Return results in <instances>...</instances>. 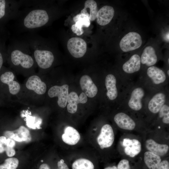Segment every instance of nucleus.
I'll use <instances>...</instances> for the list:
<instances>
[{
	"mask_svg": "<svg viewBox=\"0 0 169 169\" xmlns=\"http://www.w3.org/2000/svg\"><path fill=\"white\" fill-rule=\"evenodd\" d=\"M8 49L10 62L13 69L21 72H31L34 70L36 64L24 40H14Z\"/></svg>",
	"mask_w": 169,
	"mask_h": 169,
	"instance_id": "f257e3e1",
	"label": "nucleus"
},
{
	"mask_svg": "<svg viewBox=\"0 0 169 169\" xmlns=\"http://www.w3.org/2000/svg\"><path fill=\"white\" fill-rule=\"evenodd\" d=\"M24 40L28 44L30 52L39 69L50 68L54 60L52 51L45 48L43 39L39 35L34 33L27 34Z\"/></svg>",
	"mask_w": 169,
	"mask_h": 169,
	"instance_id": "f03ea898",
	"label": "nucleus"
},
{
	"mask_svg": "<svg viewBox=\"0 0 169 169\" xmlns=\"http://www.w3.org/2000/svg\"><path fill=\"white\" fill-rule=\"evenodd\" d=\"M146 97V91L143 85H139L134 87L131 90L128 99L127 105L132 110L138 111L141 110L143 106Z\"/></svg>",
	"mask_w": 169,
	"mask_h": 169,
	"instance_id": "7ed1b4c3",
	"label": "nucleus"
},
{
	"mask_svg": "<svg viewBox=\"0 0 169 169\" xmlns=\"http://www.w3.org/2000/svg\"><path fill=\"white\" fill-rule=\"evenodd\" d=\"M20 7L18 1L0 0V21L16 19L20 12Z\"/></svg>",
	"mask_w": 169,
	"mask_h": 169,
	"instance_id": "20e7f679",
	"label": "nucleus"
},
{
	"mask_svg": "<svg viewBox=\"0 0 169 169\" xmlns=\"http://www.w3.org/2000/svg\"><path fill=\"white\" fill-rule=\"evenodd\" d=\"M142 43L140 35L135 32H130L121 39L120 47L122 51L127 52L139 48Z\"/></svg>",
	"mask_w": 169,
	"mask_h": 169,
	"instance_id": "39448f33",
	"label": "nucleus"
},
{
	"mask_svg": "<svg viewBox=\"0 0 169 169\" xmlns=\"http://www.w3.org/2000/svg\"><path fill=\"white\" fill-rule=\"evenodd\" d=\"M146 102H147L149 110L153 114H156L168 101L167 94L164 91L161 90L155 93Z\"/></svg>",
	"mask_w": 169,
	"mask_h": 169,
	"instance_id": "423d86ee",
	"label": "nucleus"
},
{
	"mask_svg": "<svg viewBox=\"0 0 169 169\" xmlns=\"http://www.w3.org/2000/svg\"><path fill=\"white\" fill-rule=\"evenodd\" d=\"M67 47L71 54L76 58L83 57L87 50L85 41L78 37H73L69 39L67 42Z\"/></svg>",
	"mask_w": 169,
	"mask_h": 169,
	"instance_id": "0eeeda50",
	"label": "nucleus"
},
{
	"mask_svg": "<svg viewBox=\"0 0 169 169\" xmlns=\"http://www.w3.org/2000/svg\"><path fill=\"white\" fill-rule=\"evenodd\" d=\"M69 86L64 84L61 86L54 85L51 87L48 91L50 98L58 97L57 103L60 107L64 108L67 105L69 96Z\"/></svg>",
	"mask_w": 169,
	"mask_h": 169,
	"instance_id": "6e6552de",
	"label": "nucleus"
},
{
	"mask_svg": "<svg viewBox=\"0 0 169 169\" xmlns=\"http://www.w3.org/2000/svg\"><path fill=\"white\" fill-rule=\"evenodd\" d=\"M114 138V134L112 127L106 124L102 127L100 133L97 137V141L100 148L103 149L111 146Z\"/></svg>",
	"mask_w": 169,
	"mask_h": 169,
	"instance_id": "1a4fd4ad",
	"label": "nucleus"
},
{
	"mask_svg": "<svg viewBox=\"0 0 169 169\" xmlns=\"http://www.w3.org/2000/svg\"><path fill=\"white\" fill-rule=\"evenodd\" d=\"M146 75L149 81L155 87L160 86L165 83L167 77L163 70L154 66L148 67Z\"/></svg>",
	"mask_w": 169,
	"mask_h": 169,
	"instance_id": "9d476101",
	"label": "nucleus"
},
{
	"mask_svg": "<svg viewBox=\"0 0 169 169\" xmlns=\"http://www.w3.org/2000/svg\"><path fill=\"white\" fill-rule=\"evenodd\" d=\"M25 85L29 91L38 95L44 94L47 90L46 84L42 81L39 76L36 75L30 76L27 80Z\"/></svg>",
	"mask_w": 169,
	"mask_h": 169,
	"instance_id": "9b49d317",
	"label": "nucleus"
},
{
	"mask_svg": "<svg viewBox=\"0 0 169 169\" xmlns=\"http://www.w3.org/2000/svg\"><path fill=\"white\" fill-rule=\"evenodd\" d=\"M4 136L7 138H10L18 142H30L31 137L28 130L25 126L22 125L14 131H6L3 133Z\"/></svg>",
	"mask_w": 169,
	"mask_h": 169,
	"instance_id": "f8f14e48",
	"label": "nucleus"
},
{
	"mask_svg": "<svg viewBox=\"0 0 169 169\" xmlns=\"http://www.w3.org/2000/svg\"><path fill=\"white\" fill-rule=\"evenodd\" d=\"M15 77L14 73L12 71H8L3 74L0 78L1 81L8 85L10 93L13 95L18 94L21 90V86L15 80Z\"/></svg>",
	"mask_w": 169,
	"mask_h": 169,
	"instance_id": "ddd939ff",
	"label": "nucleus"
},
{
	"mask_svg": "<svg viewBox=\"0 0 169 169\" xmlns=\"http://www.w3.org/2000/svg\"><path fill=\"white\" fill-rule=\"evenodd\" d=\"M87 101V96L83 92L81 93L79 96L75 92H71L69 95L67 105V110L71 114L75 113L77 109L78 103L84 104Z\"/></svg>",
	"mask_w": 169,
	"mask_h": 169,
	"instance_id": "4468645a",
	"label": "nucleus"
},
{
	"mask_svg": "<svg viewBox=\"0 0 169 169\" xmlns=\"http://www.w3.org/2000/svg\"><path fill=\"white\" fill-rule=\"evenodd\" d=\"M117 84L116 78L113 74H109L106 76L105 79V85L107 90L106 95L110 100L116 99L118 96Z\"/></svg>",
	"mask_w": 169,
	"mask_h": 169,
	"instance_id": "2eb2a0df",
	"label": "nucleus"
},
{
	"mask_svg": "<svg viewBox=\"0 0 169 169\" xmlns=\"http://www.w3.org/2000/svg\"><path fill=\"white\" fill-rule=\"evenodd\" d=\"M115 10L111 6L106 5L102 7L98 11L96 16L97 23L101 26L109 23L113 18Z\"/></svg>",
	"mask_w": 169,
	"mask_h": 169,
	"instance_id": "dca6fc26",
	"label": "nucleus"
},
{
	"mask_svg": "<svg viewBox=\"0 0 169 169\" xmlns=\"http://www.w3.org/2000/svg\"><path fill=\"white\" fill-rule=\"evenodd\" d=\"M114 120L120 128L124 130H131L135 127V121L128 115L122 112L116 114L114 117Z\"/></svg>",
	"mask_w": 169,
	"mask_h": 169,
	"instance_id": "f3484780",
	"label": "nucleus"
},
{
	"mask_svg": "<svg viewBox=\"0 0 169 169\" xmlns=\"http://www.w3.org/2000/svg\"><path fill=\"white\" fill-rule=\"evenodd\" d=\"M79 83L82 90L87 96L93 98L96 95L98 88L89 76L84 75L82 76Z\"/></svg>",
	"mask_w": 169,
	"mask_h": 169,
	"instance_id": "a211bd4d",
	"label": "nucleus"
},
{
	"mask_svg": "<svg viewBox=\"0 0 169 169\" xmlns=\"http://www.w3.org/2000/svg\"><path fill=\"white\" fill-rule=\"evenodd\" d=\"M123 145L125 147V153L130 157H134L141 151V143L136 139L124 138L123 140Z\"/></svg>",
	"mask_w": 169,
	"mask_h": 169,
	"instance_id": "6ab92c4d",
	"label": "nucleus"
},
{
	"mask_svg": "<svg viewBox=\"0 0 169 169\" xmlns=\"http://www.w3.org/2000/svg\"><path fill=\"white\" fill-rule=\"evenodd\" d=\"M140 59L141 64L149 67L153 66L158 60L156 51L151 46H147L144 48Z\"/></svg>",
	"mask_w": 169,
	"mask_h": 169,
	"instance_id": "aec40b11",
	"label": "nucleus"
},
{
	"mask_svg": "<svg viewBox=\"0 0 169 169\" xmlns=\"http://www.w3.org/2000/svg\"><path fill=\"white\" fill-rule=\"evenodd\" d=\"M141 65L140 57L138 54H136L123 64L122 69L126 74H132L140 70Z\"/></svg>",
	"mask_w": 169,
	"mask_h": 169,
	"instance_id": "412c9836",
	"label": "nucleus"
},
{
	"mask_svg": "<svg viewBox=\"0 0 169 169\" xmlns=\"http://www.w3.org/2000/svg\"><path fill=\"white\" fill-rule=\"evenodd\" d=\"M73 19L75 24L72 26L71 29L72 31L78 36H80L83 33V27H88L90 25L89 18L81 13L77 14L73 17Z\"/></svg>",
	"mask_w": 169,
	"mask_h": 169,
	"instance_id": "4be33fe9",
	"label": "nucleus"
},
{
	"mask_svg": "<svg viewBox=\"0 0 169 169\" xmlns=\"http://www.w3.org/2000/svg\"><path fill=\"white\" fill-rule=\"evenodd\" d=\"M80 136L79 132L75 128L70 126L65 127L64 133L62 136L63 141L66 144L74 145L79 141Z\"/></svg>",
	"mask_w": 169,
	"mask_h": 169,
	"instance_id": "5701e85b",
	"label": "nucleus"
},
{
	"mask_svg": "<svg viewBox=\"0 0 169 169\" xmlns=\"http://www.w3.org/2000/svg\"><path fill=\"white\" fill-rule=\"evenodd\" d=\"M145 146L148 151L159 156L165 155L169 149L167 145L158 143L151 139H147L146 141Z\"/></svg>",
	"mask_w": 169,
	"mask_h": 169,
	"instance_id": "b1692460",
	"label": "nucleus"
},
{
	"mask_svg": "<svg viewBox=\"0 0 169 169\" xmlns=\"http://www.w3.org/2000/svg\"><path fill=\"white\" fill-rule=\"evenodd\" d=\"M98 12L96 3L93 0H86L84 3V8L81 13L87 16L91 21H94L96 18Z\"/></svg>",
	"mask_w": 169,
	"mask_h": 169,
	"instance_id": "393cba45",
	"label": "nucleus"
},
{
	"mask_svg": "<svg viewBox=\"0 0 169 169\" xmlns=\"http://www.w3.org/2000/svg\"><path fill=\"white\" fill-rule=\"evenodd\" d=\"M144 160L149 169H158L161 162L160 156L149 151L145 153Z\"/></svg>",
	"mask_w": 169,
	"mask_h": 169,
	"instance_id": "a878e982",
	"label": "nucleus"
},
{
	"mask_svg": "<svg viewBox=\"0 0 169 169\" xmlns=\"http://www.w3.org/2000/svg\"><path fill=\"white\" fill-rule=\"evenodd\" d=\"M72 169H94L93 163L85 158H79L76 160L72 164Z\"/></svg>",
	"mask_w": 169,
	"mask_h": 169,
	"instance_id": "bb28decb",
	"label": "nucleus"
},
{
	"mask_svg": "<svg viewBox=\"0 0 169 169\" xmlns=\"http://www.w3.org/2000/svg\"><path fill=\"white\" fill-rule=\"evenodd\" d=\"M7 138L4 136H0V154L6 152L7 155L11 157L14 156L16 153L14 148L9 147L7 143Z\"/></svg>",
	"mask_w": 169,
	"mask_h": 169,
	"instance_id": "cd10ccee",
	"label": "nucleus"
},
{
	"mask_svg": "<svg viewBox=\"0 0 169 169\" xmlns=\"http://www.w3.org/2000/svg\"><path fill=\"white\" fill-rule=\"evenodd\" d=\"M19 164L18 159L15 157L6 159L3 163L0 165V169H16Z\"/></svg>",
	"mask_w": 169,
	"mask_h": 169,
	"instance_id": "c85d7f7f",
	"label": "nucleus"
},
{
	"mask_svg": "<svg viewBox=\"0 0 169 169\" xmlns=\"http://www.w3.org/2000/svg\"><path fill=\"white\" fill-rule=\"evenodd\" d=\"M159 116L165 124L169 123V106L166 103L162 107L159 112Z\"/></svg>",
	"mask_w": 169,
	"mask_h": 169,
	"instance_id": "c756f323",
	"label": "nucleus"
},
{
	"mask_svg": "<svg viewBox=\"0 0 169 169\" xmlns=\"http://www.w3.org/2000/svg\"><path fill=\"white\" fill-rule=\"evenodd\" d=\"M117 169H130L128 161L126 159H122L118 163Z\"/></svg>",
	"mask_w": 169,
	"mask_h": 169,
	"instance_id": "7c9ffc66",
	"label": "nucleus"
},
{
	"mask_svg": "<svg viewBox=\"0 0 169 169\" xmlns=\"http://www.w3.org/2000/svg\"><path fill=\"white\" fill-rule=\"evenodd\" d=\"M58 168L57 169H69L67 165L64 163V161L61 159L57 163Z\"/></svg>",
	"mask_w": 169,
	"mask_h": 169,
	"instance_id": "2f4dec72",
	"label": "nucleus"
},
{
	"mask_svg": "<svg viewBox=\"0 0 169 169\" xmlns=\"http://www.w3.org/2000/svg\"><path fill=\"white\" fill-rule=\"evenodd\" d=\"M158 169H169V163L166 160H163L161 162Z\"/></svg>",
	"mask_w": 169,
	"mask_h": 169,
	"instance_id": "473e14b6",
	"label": "nucleus"
},
{
	"mask_svg": "<svg viewBox=\"0 0 169 169\" xmlns=\"http://www.w3.org/2000/svg\"><path fill=\"white\" fill-rule=\"evenodd\" d=\"M38 169H50V168L48 164L43 163L40 166Z\"/></svg>",
	"mask_w": 169,
	"mask_h": 169,
	"instance_id": "72a5a7b5",
	"label": "nucleus"
},
{
	"mask_svg": "<svg viewBox=\"0 0 169 169\" xmlns=\"http://www.w3.org/2000/svg\"><path fill=\"white\" fill-rule=\"evenodd\" d=\"M3 63V57L1 51L0 50V70Z\"/></svg>",
	"mask_w": 169,
	"mask_h": 169,
	"instance_id": "f704fd0d",
	"label": "nucleus"
},
{
	"mask_svg": "<svg viewBox=\"0 0 169 169\" xmlns=\"http://www.w3.org/2000/svg\"><path fill=\"white\" fill-rule=\"evenodd\" d=\"M169 32L166 33L165 34L164 36V39L165 41H166L167 42H169Z\"/></svg>",
	"mask_w": 169,
	"mask_h": 169,
	"instance_id": "c9c22d12",
	"label": "nucleus"
},
{
	"mask_svg": "<svg viewBox=\"0 0 169 169\" xmlns=\"http://www.w3.org/2000/svg\"><path fill=\"white\" fill-rule=\"evenodd\" d=\"M104 169H117V167L115 166H108L104 168Z\"/></svg>",
	"mask_w": 169,
	"mask_h": 169,
	"instance_id": "e433bc0d",
	"label": "nucleus"
},
{
	"mask_svg": "<svg viewBox=\"0 0 169 169\" xmlns=\"http://www.w3.org/2000/svg\"><path fill=\"white\" fill-rule=\"evenodd\" d=\"M166 74H167V77H169V69L167 70Z\"/></svg>",
	"mask_w": 169,
	"mask_h": 169,
	"instance_id": "4c0bfd02",
	"label": "nucleus"
},
{
	"mask_svg": "<svg viewBox=\"0 0 169 169\" xmlns=\"http://www.w3.org/2000/svg\"><path fill=\"white\" fill-rule=\"evenodd\" d=\"M167 62L168 63V64H169V58L168 59Z\"/></svg>",
	"mask_w": 169,
	"mask_h": 169,
	"instance_id": "58836bf2",
	"label": "nucleus"
},
{
	"mask_svg": "<svg viewBox=\"0 0 169 169\" xmlns=\"http://www.w3.org/2000/svg\"><path fill=\"white\" fill-rule=\"evenodd\" d=\"M41 162H43V160H41Z\"/></svg>",
	"mask_w": 169,
	"mask_h": 169,
	"instance_id": "ea45409f",
	"label": "nucleus"
}]
</instances>
